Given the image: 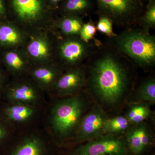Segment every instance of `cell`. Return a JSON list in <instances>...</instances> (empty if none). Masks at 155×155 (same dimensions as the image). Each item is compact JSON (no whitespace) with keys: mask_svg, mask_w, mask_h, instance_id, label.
<instances>
[{"mask_svg":"<svg viewBox=\"0 0 155 155\" xmlns=\"http://www.w3.org/2000/svg\"><path fill=\"white\" fill-rule=\"evenodd\" d=\"M128 61L109 40L106 43L98 41L86 61L85 86L103 104L108 106L119 104L130 85Z\"/></svg>","mask_w":155,"mask_h":155,"instance_id":"obj_1","label":"cell"},{"mask_svg":"<svg viewBox=\"0 0 155 155\" xmlns=\"http://www.w3.org/2000/svg\"><path fill=\"white\" fill-rule=\"evenodd\" d=\"M9 19L28 35L54 30L57 17L48 0H9Z\"/></svg>","mask_w":155,"mask_h":155,"instance_id":"obj_2","label":"cell"},{"mask_svg":"<svg viewBox=\"0 0 155 155\" xmlns=\"http://www.w3.org/2000/svg\"><path fill=\"white\" fill-rule=\"evenodd\" d=\"M108 40L130 63L143 68L155 66V37L150 31L131 27Z\"/></svg>","mask_w":155,"mask_h":155,"instance_id":"obj_3","label":"cell"},{"mask_svg":"<svg viewBox=\"0 0 155 155\" xmlns=\"http://www.w3.org/2000/svg\"><path fill=\"white\" fill-rule=\"evenodd\" d=\"M85 108L84 100L78 94L58 101L53 106L50 122L58 147L70 143L83 117Z\"/></svg>","mask_w":155,"mask_h":155,"instance_id":"obj_4","label":"cell"},{"mask_svg":"<svg viewBox=\"0 0 155 155\" xmlns=\"http://www.w3.org/2000/svg\"><path fill=\"white\" fill-rule=\"evenodd\" d=\"M53 61L63 70L83 66L96 47L98 41L88 43L78 36H63L55 31Z\"/></svg>","mask_w":155,"mask_h":155,"instance_id":"obj_5","label":"cell"},{"mask_svg":"<svg viewBox=\"0 0 155 155\" xmlns=\"http://www.w3.org/2000/svg\"><path fill=\"white\" fill-rule=\"evenodd\" d=\"M101 15L112 20L119 28H127L138 24L141 17L140 0H95Z\"/></svg>","mask_w":155,"mask_h":155,"instance_id":"obj_6","label":"cell"},{"mask_svg":"<svg viewBox=\"0 0 155 155\" xmlns=\"http://www.w3.org/2000/svg\"><path fill=\"white\" fill-rule=\"evenodd\" d=\"M64 155H130L122 135L104 134L69 149Z\"/></svg>","mask_w":155,"mask_h":155,"instance_id":"obj_7","label":"cell"},{"mask_svg":"<svg viewBox=\"0 0 155 155\" xmlns=\"http://www.w3.org/2000/svg\"><path fill=\"white\" fill-rule=\"evenodd\" d=\"M107 117L101 106L97 104L83 116L75 131L70 147L98 138L105 134L104 125Z\"/></svg>","mask_w":155,"mask_h":155,"instance_id":"obj_8","label":"cell"},{"mask_svg":"<svg viewBox=\"0 0 155 155\" xmlns=\"http://www.w3.org/2000/svg\"><path fill=\"white\" fill-rule=\"evenodd\" d=\"M55 38L54 31H43L28 35L23 48L32 66L54 62Z\"/></svg>","mask_w":155,"mask_h":155,"instance_id":"obj_9","label":"cell"},{"mask_svg":"<svg viewBox=\"0 0 155 155\" xmlns=\"http://www.w3.org/2000/svg\"><path fill=\"white\" fill-rule=\"evenodd\" d=\"M0 149V155H57L50 142L35 134L25 136Z\"/></svg>","mask_w":155,"mask_h":155,"instance_id":"obj_10","label":"cell"},{"mask_svg":"<svg viewBox=\"0 0 155 155\" xmlns=\"http://www.w3.org/2000/svg\"><path fill=\"white\" fill-rule=\"evenodd\" d=\"M14 78L7 86L6 95L11 103L34 106L40 100V89L28 76Z\"/></svg>","mask_w":155,"mask_h":155,"instance_id":"obj_11","label":"cell"},{"mask_svg":"<svg viewBox=\"0 0 155 155\" xmlns=\"http://www.w3.org/2000/svg\"><path fill=\"white\" fill-rule=\"evenodd\" d=\"M124 137L130 155L148 154L154 147L153 134L144 122L133 125Z\"/></svg>","mask_w":155,"mask_h":155,"instance_id":"obj_12","label":"cell"},{"mask_svg":"<svg viewBox=\"0 0 155 155\" xmlns=\"http://www.w3.org/2000/svg\"><path fill=\"white\" fill-rule=\"evenodd\" d=\"M86 73L84 66L64 70L58 78L52 90L61 96L78 94L85 86Z\"/></svg>","mask_w":155,"mask_h":155,"instance_id":"obj_13","label":"cell"},{"mask_svg":"<svg viewBox=\"0 0 155 155\" xmlns=\"http://www.w3.org/2000/svg\"><path fill=\"white\" fill-rule=\"evenodd\" d=\"M0 63L14 78L28 75L32 66L23 48L0 50Z\"/></svg>","mask_w":155,"mask_h":155,"instance_id":"obj_14","label":"cell"},{"mask_svg":"<svg viewBox=\"0 0 155 155\" xmlns=\"http://www.w3.org/2000/svg\"><path fill=\"white\" fill-rule=\"evenodd\" d=\"M64 70L54 63L31 66L28 75L41 90H52Z\"/></svg>","mask_w":155,"mask_h":155,"instance_id":"obj_15","label":"cell"},{"mask_svg":"<svg viewBox=\"0 0 155 155\" xmlns=\"http://www.w3.org/2000/svg\"><path fill=\"white\" fill-rule=\"evenodd\" d=\"M28 35L10 19L0 22V50L23 48Z\"/></svg>","mask_w":155,"mask_h":155,"instance_id":"obj_16","label":"cell"},{"mask_svg":"<svg viewBox=\"0 0 155 155\" xmlns=\"http://www.w3.org/2000/svg\"><path fill=\"white\" fill-rule=\"evenodd\" d=\"M84 23L83 17L80 16L62 15L56 19L54 31L61 36H79Z\"/></svg>","mask_w":155,"mask_h":155,"instance_id":"obj_17","label":"cell"},{"mask_svg":"<svg viewBox=\"0 0 155 155\" xmlns=\"http://www.w3.org/2000/svg\"><path fill=\"white\" fill-rule=\"evenodd\" d=\"M33 106L24 104L12 103L4 111L6 119L15 123H22L31 119L35 114Z\"/></svg>","mask_w":155,"mask_h":155,"instance_id":"obj_18","label":"cell"},{"mask_svg":"<svg viewBox=\"0 0 155 155\" xmlns=\"http://www.w3.org/2000/svg\"><path fill=\"white\" fill-rule=\"evenodd\" d=\"M126 116L119 115L107 118L104 125L105 134L121 135L125 134L133 126Z\"/></svg>","mask_w":155,"mask_h":155,"instance_id":"obj_19","label":"cell"},{"mask_svg":"<svg viewBox=\"0 0 155 155\" xmlns=\"http://www.w3.org/2000/svg\"><path fill=\"white\" fill-rule=\"evenodd\" d=\"M147 103L133 104L130 106L126 113V117L133 125L143 122L150 117L152 111Z\"/></svg>","mask_w":155,"mask_h":155,"instance_id":"obj_20","label":"cell"},{"mask_svg":"<svg viewBox=\"0 0 155 155\" xmlns=\"http://www.w3.org/2000/svg\"><path fill=\"white\" fill-rule=\"evenodd\" d=\"M62 15H74L83 17L91 7L90 0H64Z\"/></svg>","mask_w":155,"mask_h":155,"instance_id":"obj_21","label":"cell"},{"mask_svg":"<svg viewBox=\"0 0 155 155\" xmlns=\"http://www.w3.org/2000/svg\"><path fill=\"white\" fill-rule=\"evenodd\" d=\"M137 95L143 102L153 104L155 102V79L150 78L140 84L137 89Z\"/></svg>","mask_w":155,"mask_h":155,"instance_id":"obj_22","label":"cell"},{"mask_svg":"<svg viewBox=\"0 0 155 155\" xmlns=\"http://www.w3.org/2000/svg\"><path fill=\"white\" fill-rule=\"evenodd\" d=\"M140 28L147 31L154 28L155 26V3L151 0L144 14L141 16L138 22Z\"/></svg>","mask_w":155,"mask_h":155,"instance_id":"obj_23","label":"cell"},{"mask_svg":"<svg viewBox=\"0 0 155 155\" xmlns=\"http://www.w3.org/2000/svg\"><path fill=\"white\" fill-rule=\"evenodd\" d=\"M114 23L110 18L106 16L101 15L96 24L97 31L107 35L109 38L115 36L113 30Z\"/></svg>","mask_w":155,"mask_h":155,"instance_id":"obj_24","label":"cell"},{"mask_svg":"<svg viewBox=\"0 0 155 155\" xmlns=\"http://www.w3.org/2000/svg\"><path fill=\"white\" fill-rule=\"evenodd\" d=\"M97 31L95 23L92 20H90L83 23L79 36L84 41L88 43L94 38Z\"/></svg>","mask_w":155,"mask_h":155,"instance_id":"obj_25","label":"cell"},{"mask_svg":"<svg viewBox=\"0 0 155 155\" xmlns=\"http://www.w3.org/2000/svg\"><path fill=\"white\" fill-rule=\"evenodd\" d=\"M8 19V8L7 0H0V22Z\"/></svg>","mask_w":155,"mask_h":155,"instance_id":"obj_26","label":"cell"},{"mask_svg":"<svg viewBox=\"0 0 155 155\" xmlns=\"http://www.w3.org/2000/svg\"><path fill=\"white\" fill-rule=\"evenodd\" d=\"M9 132L4 125L0 123V148L7 142Z\"/></svg>","mask_w":155,"mask_h":155,"instance_id":"obj_27","label":"cell"},{"mask_svg":"<svg viewBox=\"0 0 155 155\" xmlns=\"http://www.w3.org/2000/svg\"><path fill=\"white\" fill-rule=\"evenodd\" d=\"M3 67L0 63V91L4 88L6 82L5 74Z\"/></svg>","mask_w":155,"mask_h":155,"instance_id":"obj_28","label":"cell"},{"mask_svg":"<svg viewBox=\"0 0 155 155\" xmlns=\"http://www.w3.org/2000/svg\"><path fill=\"white\" fill-rule=\"evenodd\" d=\"M64 0H48L49 3L53 8H57L62 3Z\"/></svg>","mask_w":155,"mask_h":155,"instance_id":"obj_29","label":"cell"},{"mask_svg":"<svg viewBox=\"0 0 155 155\" xmlns=\"http://www.w3.org/2000/svg\"><path fill=\"white\" fill-rule=\"evenodd\" d=\"M150 155H155L154 154H153V153H152Z\"/></svg>","mask_w":155,"mask_h":155,"instance_id":"obj_30","label":"cell"}]
</instances>
